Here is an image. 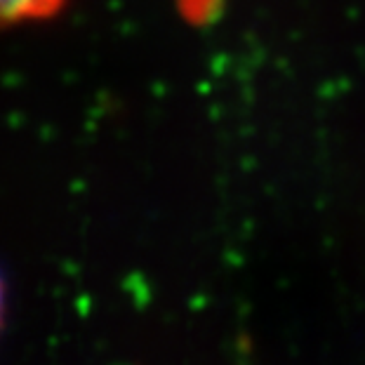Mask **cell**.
Returning a JSON list of instances; mask_svg holds the SVG:
<instances>
[{
    "label": "cell",
    "instance_id": "6da1fadb",
    "mask_svg": "<svg viewBox=\"0 0 365 365\" xmlns=\"http://www.w3.org/2000/svg\"><path fill=\"white\" fill-rule=\"evenodd\" d=\"M64 0H0V29L48 19L61 10Z\"/></svg>",
    "mask_w": 365,
    "mask_h": 365
},
{
    "label": "cell",
    "instance_id": "7a4b0ae2",
    "mask_svg": "<svg viewBox=\"0 0 365 365\" xmlns=\"http://www.w3.org/2000/svg\"><path fill=\"white\" fill-rule=\"evenodd\" d=\"M3 299H5V287L3 281H0V321H3Z\"/></svg>",
    "mask_w": 365,
    "mask_h": 365
}]
</instances>
